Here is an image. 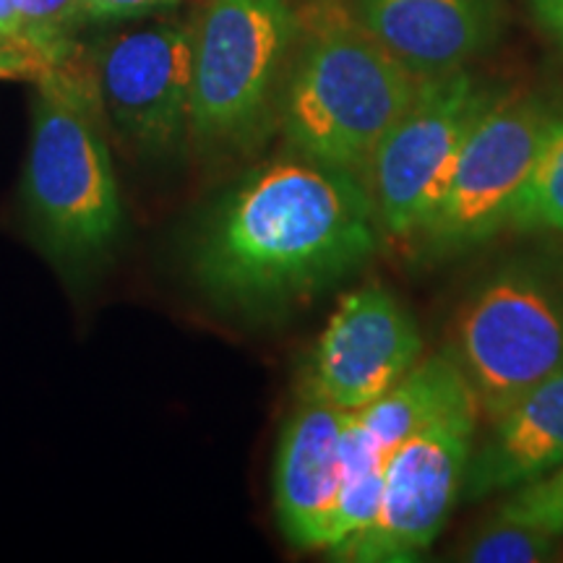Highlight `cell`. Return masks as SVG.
Masks as SVG:
<instances>
[{
  "mask_svg": "<svg viewBox=\"0 0 563 563\" xmlns=\"http://www.w3.org/2000/svg\"><path fill=\"white\" fill-rule=\"evenodd\" d=\"M382 232L368 183L311 159H279L211 209L194 243V274L230 311L269 313L361 269Z\"/></svg>",
  "mask_w": 563,
  "mask_h": 563,
  "instance_id": "obj_1",
  "label": "cell"
},
{
  "mask_svg": "<svg viewBox=\"0 0 563 563\" xmlns=\"http://www.w3.org/2000/svg\"><path fill=\"white\" fill-rule=\"evenodd\" d=\"M420 81L342 9L308 24L295 60L282 129L302 159L368 178L382 139L410 108Z\"/></svg>",
  "mask_w": 563,
  "mask_h": 563,
  "instance_id": "obj_2",
  "label": "cell"
},
{
  "mask_svg": "<svg viewBox=\"0 0 563 563\" xmlns=\"http://www.w3.org/2000/svg\"><path fill=\"white\" fill-rule=\"evenodd\" d=\"M100 110L97 84L66 63L40 76L21 196L42 251L74 269L102 262L125 220Z\"/></svg>",
  "mask_w": 563,
  "mask_h": 563,
  "instance_id": "obj_3",
  "label": "cell"
},
{
  "mask_svg": "<svg viewBox=\"0 0 563 563\" xmlns=\"http://www.w3.org/2000/svg\"><path fill=\"white\" fill-rule=\"evenodd\" d=\"M449 352L481 415L498 418L563 368V285L527 262L493 272L462 300Z\"/></svg>",
  "mask_w": 563,
  "mask_h": 563,
  "instance_id": "obj_4",
  "label": "cell"
},
{
  "mask_svg": "<svg viewBox=\"0 0 563 563\" xmlns=\"http://www.w3.org/2000/svg\"><path fill=\"white\" fill-rule=\"evenodd\" d=\"M298 16L287 0H207L194 26L191 136L251 146L264 129Z\"/></svg>",
  "mask_w": 563,
  "mask_h": 563,
  "instance_id": "obj_5",
  "label": "cell"
},
{
  "mask_svg": "<svg viewBox=\"0 0 563 563\" xmlns=\"http://www.w3.org/2000/svg\"><path fill=\"white\" fill-rule=\"evenodd\" d=\"M467 70L420 81L368 167V188L386 235L412 238L439 203L477 121L496 102Z\"/></svg>",
  "mask_w": 563,
  "mask_h": 563,
  "instance_id": "obj_6",
  "label": "cell"
},
{
  "mask_svg": "<svg viewBox=\"0 0 563 563\" xmlns=\"http://www.w3.org/2000/svg\"><path fill=\"white\" fill-rule=\"evenodd\" d=\"M555 112L538 100H496L464 141L452 178L420 238L428 256H454L509 224L514 201L538 159Z\"/></svg>",
  "mask_w": 563,
  "mask_h": 563,
  "instance_id": "obj_7",
  "label": "cell"
},
{
  "mask_svg": "<svg viewBox=\"0 0 563 563\" xmlns=\"http://www.w3.org/2000/svg\"><path fill=\"white\" fill-rule=\"evenodd\" d=\"M477 420L481 407H462L394 449L386 460L382 509L365 530L332 548L334 559L357 563L420 559L460 501Z\"/></svg>",
  "mask_w": 563,
  "mask_h": 563,
  "instance_id": "obj_8",
  "label": "cell"
},
{
  "mask_svg": "<svg viewBox=\"0 0 563 563\" xmlns=\"http://www.w3.org/2000/svg\"><path fill=\"white\" fill-rule=\"evenodd\" d=\"M194 26L154 24L110 37L97 53L102 110L139 157L167 159L191 133Z\"/></svg>",
  "mask_w": 563,
  "mask_h": 563,
  "instance_id": "obj_9",
  "label": "cell"
},
{
  "mask_svg": "<svg viewBox=\"0 0 563 563\" xmlns=\"http://www.w3.org/2000/svg\"><path fill=\"white\" fill-rule=\"evenodd\" d=\"M422 355L412 313L382 285L344 295L316 342L306 397L357 412L391 389Z\"/></svg>",
  "mask_w": 563,
  "mask_h": 563,
  "instance_id": "obj_10",
  "label": "cell"
},
{
  "mask_svg": "<svg viewBox=\"0 0 563 563\" xmlns=\"http://www.w3.org/2000/svg\"><path fill=\"white\" fill-rule=\"evenodd\" d=\"M350 410L306 399L287 420L274 460V506L285 538L302 551H327L342 490L340 439Z\"/></svg>",
  "mask_w": 563,
  "mask_h": 563,
  "instance_id": "obj_11",
  "label": "cell"
},
{
  "mask_svg": "<svg viewBox=\"0 0 563 563\" xmlns=\"http://www.w3.org/2000/svg\"><path fill=\"white\" fill-rule=\"evenodd\" d=\"M357 19L418 81L464 70L496 32L490 0H361Z\"/></svg>",
  "mask_w": 563,
  "mask_h": 563,
  "instance_id": "obj_12",
  "label": "cell"
},
{
  "mask_svg": "<svg viewBox=\"0 0 563 563\" xmlns=\"http://www.w3.org/2000/svg\"><path fill=\"white\" fill-rule=\"evenodd\" d=\"M559 467H563V368L493 418L490 433L470 456L462 490L470 501H481L493 493H514Z\"/></svg>",
  "mask_w": 563,
  "mask_h": 563,
  "instance_id": "obj_13",
  "label": "cell"
},
{
  "mask_svg": "<svg viewBox=\"0 0 563 563\" xmlns=\"http://www.w3.org/2000/svg\"><path fill=\"white\" fill-rule=\"evenodd\" d=\"M473 405H477V397L460 363L452 352H439L415 363L376 402L357 410V418L389 456L410 435L443 415Z\"/></svg>",
  "mask_w": 563,
  "mask_h": 563,
  "instance_id": "obj_14",
  "label": "cell"
},
{
  "mask_svg": "<svg viewBox=\"0 0 563 563\" xmlns=\"http://www.w3.org/2000/svg\"><path fill=\"white\" fill-rule=\"evenodd\" d=\"M514 230L563 232V115H555L538 159L514 201Z\"/></svg>",
  "mask_w": 563,
  "mask_h": 563,
  "instance_id": "obj_15",
  "label": "cell"
},
{
  "mask_svg": "<svg viewBox=\"0 0 563 563\" xmlns=\"http://www.w3.org/2000/svg\"><path fill=\"white\" fill-rule=\"evenodd\" d=\"M21 19V45L30 47L47 68L66 63L70 32L87 16L84 0H13Z\"/></svg>",
  "mask_w": 563,
  "mask_h": 563,
  "instance_id": "obj_16",
  "label": "cell"
},
{
  "mask_svg": "<svg viewBox=\"0 0 563 563\" xmlns=\"http://www.w3.org/2000/svg\"><path fill=\"white\" fill-rule=\"evenodd\" d=\"M553 548L555 534L496 517L456 551V559L470 563H540L551 559Z\"/></svg>",
  "mask_w": 563,
  "mask_h": 563,
  "instance_id": "obj_17",
  "label": "cell"
},
{
  "mask_svg": "<svg viewBox=\"0 0 563 563\" xmlns=\"http://www.w3.org/2000/svg\"><path fill=\"white\" fill-rule=\"evenodd\" d=\"M496 517L538 527L559 538L563 534V467L514 490Z\"/></svg>",
  "mask_w": 563,
  "mask_h": 563,
  "instance_id": "obj_18",
  "label": "cell"
},
{
  "mask_svg": "<svg viewBox=\"0 0 563 563\" xmlns=\"http://www.w3.org/2000/svg\"><path fill=\"white\" fill-rule=\"evenodd\" d=\"M175 5H178V0H84L87 16L100 21L152 16V13L170 11Z\"/></svg>",
  "mask_w": 563,
  "mask_h": 563,
  "instance_id": "obj_19",
  "label": "cell"
},
{
  "mask_svg": "<svg viewBox=\"0 0 563 563\" xmlns=\"http://www.w3.org/2000/svg\"><path fill=\"white\" fill-rule=\"evenodd\" d=\"M45 63L34 55L30 47L19 45V42H0V79H11V76H45Z\"/></svg>",
  "mask_w": 563,
  "mask_h": 563,
  "instance_id": "obj_20",
  "label": "cell"
},
{
  "mask_svg": "<svg viewBox=\"0 0 563 563\" xmlns=\"http://www.w3.org/2000/svg\"><path fill=\"white\" fill-rule=\"evenodd\" d=\"M532 13L548 37L563 51V0H532Z\"/></svg>",
  "mask_w": 563,
  "mask_h": 563,
  "instance_id": "obj_21",
  "label": "cell"
},
{
  "mask_svg": "<svg viewBox=\"0 0 563 563\" xmlns=\"http://www.w3.org/2000/svg\"><path fill=\"white\" fill-rule=\"evenodd\" d=\"M0 40L21 45V19L13 0H0Z\"/></svg>",
  "mask_w": 563,
  "mask_h": 563,
  "instance_id": "obj_22",
  "label": "cell"
},
{
  "mask_svg": "<svg viewBox=\"0 0 563 563\" xmlns=\"http://www.w3.org/2000/svg\"><path fill=\"white\" fill-rule=\"evenodd\" d=\"M0 42H3V40H0Z\"/></svg>",
  "mask_w": 563,
  "mask_h": 563,
  "instance_id": "obj_23",
  "label": "cell"
}]
</instances>
